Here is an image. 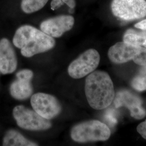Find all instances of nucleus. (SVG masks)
Segmentation results:
<instances>
[{"label":"nucleus","instance_id":"16","mask_svg":"<svg viewBox=\"0 0 146 146\" xmlns=\"http://www.w3.org/2000/svg\"><path fill=\"white\" fill-rule=\"evenodd\" d=\"M131 86L134 89L142 92L146 90V65L142 66L140 71L133 78Z\"/></svg>","mask_w":146,"mask_h":146},{"label":"nucleus","instance_id":"9","mask_svg":"<svg viewBox=\"0 0 146 146\" xmlns=\"http://www.w3.org/2000/svg\"><path fill=\"white\" fill-rule=\"evenodd\" d=\"M116 108L125 107L131 111V117L141 120L146 115L145 110L142 107V101L140 97L127 90L118 92L113 100Z\"/></svg>","mask_w":146,"mask_h":146},{"label":"nucleus","instance_id":"6","mask_svg":"<svg viewBox=\"0 0 146 146\" xmlns=\"http://www.w3.org/2000/svg\"><path fill=\"white\" fill-rule=\"evenodd\" d=\"M111 11L114 15L124 20H135L146 16V0H113Z\"/></svg>","mask_w":146,"mask_h":146},{"label":"nucleus","instance_id":"3","mask_svg":"<svg viewBox=\"0 0 146 146\" xmlns=\"http://www.w3.org/2000/svg\"><path fill=\"white\" fill-rule=\"evenodd\" d=\"M111 135L110 128L99 120H89L74 125L70 131L72 140L78 143L104 141Z\"/></svg>","mask_w":146,"mask_h":146},{"label":"nucleus","instance_id":"7","mask_svg":"<svg viewBox=\"0 0 146 146\" xmlns=\"http://www.w3.org/2000/svg\"><path fill=\"white\" fill-rule=\"evenodd\" d=\"M100 56L94 49H89L81 54L69 64L68 73L75 79L82 78L93 72L99 64Z\"/></svg>","mask_w":146,"mask_h":146},{"label":"nucleus","instance_id":"18","mask_svg":"<svg viewBox=\"0 0 146 146\" xmlns=\"http://www.w3.org/2000/svg\"><path fill=\"white\" fill-rule=\"evenodd\" d=\"M137 131L143 138L146 140V120L138 125L137 127Z\"/></svg>","mask_w":146,"mask_h":146},{"label":"nucleus","instance_id":"14","mask_svg":"<svg viewBox=\"0 0 146 146\" xmlns=\"http://www.w3.org/2000/svg\"><path fill=\"white\" fill-rule=\"evenodd\" d=\"M49 0H22L21 8L26 14H31L41 10Z\"/></svg>","mask_w":146,"mask_h":146},{"label":"nucleus","instance_id":"20","mask_svg":"<svg viewBox=\"0 0 146 146\" xmlns=\"http://www.w3.org/2000/svg\"><path fill=\"white\" fill-rule=\"evenodd\" d=\"M143 46H144V47H145V48H146V41H145V42H144V43H143Z\"/></svg>","mask_w":146,"mask_h":146},{"label":"nucleus","instance_id":"11","mask_svg":"<svg viewBox=\"0 0 146 146\" xmlns=\"http://www.w3.org/2000/svg\"><path fill=\"white\" fill-rule=\"evenodd\" d=\"M33 76V72L29 69H22L16 73V80L10 87V93L13 98L25 100L31 96L33 92L31 83Z\"/></svg>","mask_w":146,"mask_h":146},{"label":"nucleus","instance_id":"15","mask_svg":"<svg viewBox=\"0 0 146 146\" xmlns=\"http://www.w3.org/2000/svg\"><path fill=\"white\" fill-rule=\"evenodd\" d=\"M123 42L131 44L142 46L146 40V34L138 33L134 30L129 29L125 32L123 36Z\"/></svg>","mask_w":146,"mask_h":146},{"label":"nucleus","instance_id":"4","mask_svg":"<svg viewBox=\"0 0 146 146\" xmlns=\"http://www.w3.org/2000/svg\"><path fill=\"white\" fill-rule=\"evenodd\" d=\"M108 56L111 62L121 64L133 60L136 64L146 65V48L119 42L110 48Z\"/></svg>","mask_w":146,"mask_h":146},{"label":"nucleus","instance_id":"2","mask_svg":"<svg viewBox=\"0 0 146 146\" xmlns=\"http://www.w3.org/2000/svg\"><path fill=\"white\" fill-rule=\"evenodd\" d=\"M13 42L16 47L21 49V54L26 58L46 52L55 46L53 37L30 25L19 27L16 31Z\"/></svg>","mask_w":146,"mask_h":146},{"label":"nucleus","instance_id":"19","mask_svg":"<svg viewBox=\"0 0 146 146\" xmlns=\"http://www.w3.org/2000/svg\"><path fill=\"white\" fill-rule=\"evenodd\" d=\"M135 27L136 28L140 29L143 31L146 30V19H145L142 21L139 22V23H137L135 25Z\"/></svg>","mask_w":146,"mask_h":146},{"label":"nucleus","instance_id":"5","mask_svg":"<svg viewBox=\"0 0 146 146\" xmlns=\"http://www.w3.org/2000/svg\"><path fill=\"white\" fill-rule=\"evenodd\" d=\"M13 116L17 125L29 131H44L51 128L49 120L43 118L34 110L19 105L13 110Z\"/></svg>","mask_w":146,"mask_h":146},{"label":"nucleus","instance_id":"10","mask_svg":"<svg viewBox=\"0 0 146 146\" xmlns=\"http://www.w3.org/2000/svg\"><path fill=\"white\" fill-rule=\"evenodd\" d=\"M74 17L68 15H61L48 19L41 22L40 29L50 36L58 38L63 34L70 31L74 25Z\"/></svg>","mask_w":146,"mask_h":146},{"label":"nucleus","instance_id":"8","mask_svg":"<svg viewBox=\"0 0 146 146\" xmlns=\"http://www.w3.org/2000/svg\"><path fill=\"white\" fill-rule=\"evenodd\" d=\"M31 106L43 118L50 120L61 113L62 107L58 100L50 94L37 93L31 96Z\"/></svg>","mask_w":146,"mask_h":146},{"label":"nucleus","instance_id":"17","mask_svg":"<svg viewBox=\"0 0 146 146\" xmlns=\"http://www.w3.org/2000/svg\"><path fill=\"white\" fill-rule=\"evenodd\" d=\"M64 4L68 5L70 9H74L76 7L75 0H52L50 7L52 11L60 8Z\"/></svg>","mask_w":146,"mask_h":146},{"label":"nucleus","instance_id":"13","mask_svg":"<svg viewBox=\"0 0 146 146\" xmlns=\"http://www.w3.org/2000/svg\"><path fill=\"white\" fill-rule=\"evenodd\" d=\"M4 146H36V143L26 139L18 131L11 129L8 131L3 138Z\"/></svg>","mask_w":146,"mask_h":146},{"label":"nucleus","instance_id":"12","mask_svg":"<svg viewBox=\"0 0 146 146\" xmlns=\"http://www.w3.org/2000/svg\"><path fill=\"white\" fill-rule=\"evenodd\" d=\"M17 66L15 52L7 38L0 40V72L5 75L15 72Z\"/></svg>","mask_w":146,"mask_h":146},{"label":"nucleus","instance_id":"1","mask_svg":"<svg viewBox=\"0 0 146 146\" xmlns=\"http://www.w3.org/2000/svg\"><path fill=\"white\" fill-rule=\"evenodd\" d=\"M84 90L89 104L94 110L107 108L115 98L113 81L108 74L103 71H94L89 75Z\"/></svg>","mask_w":146,"mask_h":146}]
</instances>
